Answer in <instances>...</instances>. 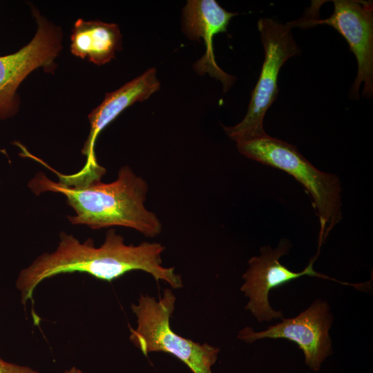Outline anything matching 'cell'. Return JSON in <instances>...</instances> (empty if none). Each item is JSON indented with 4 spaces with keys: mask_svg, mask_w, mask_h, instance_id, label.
Returning <instances> with one entry per match:
<instances>
[{
    "mask_svg": "<svg viewBox=\"0 0 373 373\" xmlns=\"http://www.w3.org/2000/svg\"><path fill=\"white\" fill-rule=\"evenodd\" d=\"M59 239L55 251L40 255L19 272L16 287L22 304L32 298L35 289L45 279L73 272H84L111 282L128 271L140 270L150 274L157 282L165 281L175 289L182 287L181 276L175 273V268L162 265L161 255L165 247L160 243L127 245L115 229L107 231L104 243L98 247L92 238L82 243L64 231Z\"/></svg>",
    "mask_w": 373,
    "mask_h": 373,
    "instance_id": "cell-1",
    "label": "cell"
},
{
    "mask_svg": "<svg viewBox=\"0 0 373 373\" xmlns=\"http://www.w3.org/2000/svg\"><path fill=\"white\" fill-rule=\"evenodd\" d=\"M33 157L54 171L59 181L50 180L41 171L29 181L28 187L37 195L51 191L65 195L67 204L76 213L68 216L73 224H86L93 229L121 226L133 229L149 238L161 233L160 218L144 204L148 184L128 166L119 169L115 181L104 183L101 181L102 175L79 171L61 174Z\"/></svg>",
    "mask_w": 373,
    "mask_h": 373,
    "instance_id": "cell-2",
    "label": "cell"
},
{
    "mask_svg": "<svg viewBox=\"0 0 373 373\" xmlns=\"http://www.w3.org/2000/svg\"><path fill=\"white\" fill-rule=\"evenodd\" d=\"M237 149L247 158L289 174L310 195L319 220L318 253H320V248L329 232L343 218L339 178L316 168L295 146L268 135L238 142Z\"/></svg>",
    "mask_w": 373,
    "mask_h": 373,
    "instance_id": "cell-3",
    "label": "cell"
},
{
    "mask_svg": "<svg viewBox=\"0 0 373 373\" xmlns=\"http://www.w3.org/2000/svg\"><path fill=\"white\" fill-rule=\"evenodd\" d=\"M175 300L172 290L168 288L158 301L154 297L141 294L138 304L131 305L137 327H130L129 338L145 356L153 352H164L182 361L193 373H212L211 367L220 348L185 338L171 329L170 318Z\"/></svg>",
    "mask_w": 373,
    "mask_h": 373,
    "instance_id": "cell-4",
    "label": "cell"
},
{
    "mask_svg": "<svg viewBox=\"0 0 373 373\" xmlns=\"http://www.w3.org/2000/svg\"><path fill=\"white\" fill-rule=\"evenodd\" d=\"M293 27L291 21L283 24L270 18H261L258 21L265 52L259 79L242 120L233 126L222 125L227 135L236 143L267 135L263 121L268 108L277 98L279 71L286 61L300 51L293 37Z\"/></svg>",
    "mask_w": 373,
    "mask_h": 373,
    "instance_id": "cell-5",
    "label": "cell"
},
{
    "mask_svg": "<svg viewBox=\"0 0 373 373\" xmlns=\"http://www.w3.org/2000/svg\"><path fill=\"white\" fill-rule=\"evenodd\" d=\"M291 244L287 239H282L275 248L264 246L260 255L248 260V268L242 275L245 282L241 291L249 298L245 309L259 322H270L274 318H283V312L274 310L269 302V293L272 289L303 276L329 279L341 284L356 287V284L341 282L314 269L313 265L319 254L312 258L307 266L301 271L294 272L280 262V258L287 255Z\"/></svg>",
    "mask_w": 373,
    "mask_h": 373,
    "instance_id": "cell-6",
    "label": "cell"
},
{
    "mask_svg": "<svg viewBox=\"0 0 373 373\" xmlns=\"http://www.w3.org/2000/svg\"><path fill=\"white\" fill-rule=\"evenodd\" d=\"M334 12L323 19L302 18L298 24L310 27L325 24L336 30L347 42L355 55L358 70L350 91V97L358 98L362 83L363 96L373 94V3L361 0H334Z\"/></svg>",
    "mask_w": 373,
    "mask_h": 373,
    "instance_id": "cell-7",
    "label": "cell"
},
{
    "mask_svg": "<svg viewBox=\"0 0 373 373\" xmlns=\"http://www.w3.org/2000/svg\"><path fill=\"white\" fill-rule=\"evenodd\" d=\"M332 323L329 304L317 299L294 318H283L281 322L260 332L246 327L239 332L238 338L249 343L262 338L289 340L303 351L305 363L312 370L318 371L323 362L332 354L329 334Z\"/></svg>",
    "mask_w": 373,
    "mask_h": 373,
    "instance_id": "cell-8",
    "label": "cell"
},
{
    "mask_svg": "<svg viewBox=\"0 0 373 373\" xmlns=\"http://www.w3.org/2000/svg\"><path fill=\"white\" fill-rule=\"evenodd\" d=\"M37 30L32 40L19 51L0 56V120L15 115L19 108L17 90L35 69H52L61 48V32L35 11Z\"/></svg>",
    "mask_w": 373,
    "mask_h": 373,
    "instance_id": "cell-9",
    "label": "cell"
},
{
    "mask_svg": "<svg viewBox=\"0 0 373 373\" xmlns=\"http://www.w3.org/2000/svg\"><path fill=\"white\" fill-rule=\"evenodd\" d=\"M237 13L229 12L215 0H189L183 10L184 31L193 40L203 39L205 53L194 65L197 73H207L220 80L227 91L235 77L227 74L217 65L213 49L214 35L227 31L231 19Z\"/></svg>",
    "mask_w": 373,
    "mask_h": 373,
    "instance_id": "cell-10",
    "label": "cell"
},
{
    "mask_svg": "<svg viewBox=\"0 0 373 373\" xmlns=\"http://www.w3.org/2000/svg\"><path fill=\"white\" fill-rule=\"evenodd\" d=\"M160 88L155 68H150L115 91L106 95L102 102L88 115L90 133L82 153L86 157L82 169L91 171L100 169L95 154V144L99 133L125 108L136 102L149 98Z\"/></svg>",
    "mask_w": 373,
    "mask_h": 373,
    "instance_id": "cell-11",
    "label": "cell"
},
{
    "mask_svg": "<svg viewBox=\"0 0 373 373\" xmlns=\"http://www.w3.org/2000/svg\"><path fill=\"white\" fill-rule=\"evenodd\" d=\"M71 41L74 55L101 65L115 57L121 47V34L117 24L79 19L75 23Z\"/></svg>",
    "mask_w": 373,
    "mask_h": 373,
    "instance_id": "cell-12",
    "label": "cell"
},
{
    "mask_svg": "<svg viewBox=\"0 0 373 373\" xmlns=\"http://www.w3.org/2000/svg\"><path fill=\"white\" fill-rule=\"evenodd\" d=\"M0 373H39L28 366L5 361L0 358Z\"/></svg>",
    "mask_w": 373,
    "mask_h": 373,
    "instance_id": "cell-13",
    "label": "cell"
},
{
    "mask_svg": "<svg viewBox=\"0 0 373 373\" xmlns=\"http://www.w3.org/2000/svg\"><path fill=\"white\" fill-rule=\"evenodd\" d=\"M64 373H84V372L79 369H77L75 367H73L70 370L65 371Z\"/></svg>",
    "mask_w": 373,
    "mask_h": 373,
    "instance_id": "cell-14",
    "label": "cell"
}]
</instances>
